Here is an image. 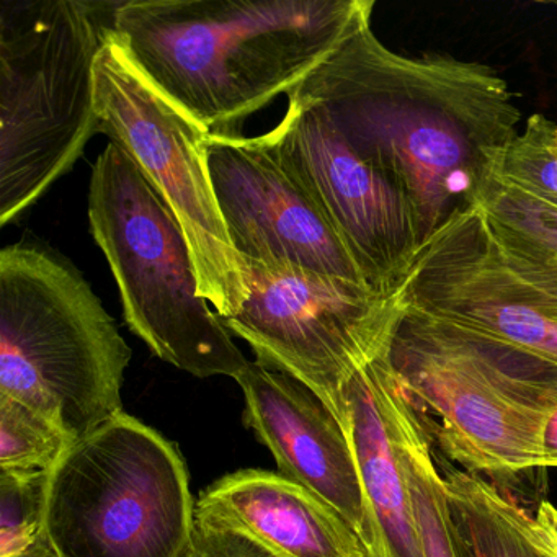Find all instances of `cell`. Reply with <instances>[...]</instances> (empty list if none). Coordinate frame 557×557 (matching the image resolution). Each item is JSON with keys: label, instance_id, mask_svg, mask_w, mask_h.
<instances>
[{"label": "cell", "instance_id": "cell-1", "mask_svg": "<svg viewBox=\"0 0 557 557\" xmlns=\"http://www.w3.org/2000/svg\"><path fill=\"white\" fill-rule=\"evenodd\" d=\"M371 17H361L288 97L324 112L404 195L425 244L481 200L521 132V110L491 66L396 53L377 40Z\"/></svg>", "mask_w": 557, "mask_h": 557}, {"label": "cell", "instance_id": "cell-2", "mask_svg": "<svg viewBox=\"0 0 557 557\" xmlns=\"http://www.w3.org/2000/svg\"><path fill=\"white\" fill-rule=\"evenodd\" d=\"M373 0H129L112 30L148 79L213 135L292 94Z\"/></svg>", "mask_w": 557, "mask_h": 557}, {"label": "cell", "instance_id": "cell-3", "mask_svg": "<svg viewBox=\"0 0 557 557\" xmlns=\"http://www.w3.org/2000/svg\"><path fill=\"white\" fill-rule=\"evenodd\" d=\"M133 351L83 273L53 249L0 252V394L79 442L123 413Z\"/></svg>", "mask_w": 557, "mask_h": 557}, {"label": "cell", "instance_id": "cell-4", "mask_svg": "<svg viewBox=\"0 0 557 557\" xmlns=\"http://www.w3.org/2000/svg\"><path fill=\"white\" fill-rule=\"evenodd\" d=\"M109 4L4 0L0 9V224L73 169L99 133L96 64ZM113 22V21H112Z\"/></svg>", "mask_w": 557, "mask_h": 557}, {"label": "cell", "instance_id": "cell-5", "mask_svg": "<svg viewBox=\"0 0 557 557\" xmlns=\"http://www.w3.org/2000/svg\"><path fill=\"white\" fill-rule=\"evenodd\" d=\"M89 223L119 285L126 324L156 357L201 380H236L249 367L200 295L181 223L115 143L92 169Z\"/></svg>", "mask_w": 557, "mask_h": 557}, {"label": "cell", "instance_id": "cell-6", "mask_svg": "<svg viewBox=\"0 0 557 557\" xmlns=\"http://www.w3.org/2000/svg\"><path fill=\"white\" fill-rule=\"evenodd\" d=\"M195 511L178 446L123 412L51 469L45 533L60 557H194Z\"/></svg>", "mask_w": 557, "mask_h": 557}, {"label": "cell", "instance_id": "cell-7", "mask_svg": "<svg viewBox=\"0 0 557 557\" xmlns=\"http://www.w3.org/2000/svg\"><path fill=\"white\" fill-rule=\"evenodd\" d=\"M406 319L466 345L546 409L557 404V295L502 260L479 203L449 218L404 282Z\"/></svg>", "mask_w": 557, "mask_h": 557}, {"label": "cell", "instance_id": "cell-8", "mask_svg": "<svg viewBox=\"0 0 557 557\" xmlns=\"http://www.w3.org/2000/svg\"><path fill=\"white\" fill-rule=\"evenodd\" d=\"M99 132L123 149L181 223L200 295L221 319L243 309L246 263L231 243L205 156L208 132L136 66L113 30L96 64Z\"/></svg>", "mask_w": 557, "mask_h": 557}, {"label": "cell", "instance_id": "cell-9", "mask_svg": "<svg viewBox=\"0 0 557 557\" xmlns=\"http://www.w3.org/2000/svg\"><path fill=\"white\" fill-rule=\"evenodd\" d=\"M243 309L223 319L257 361L314 391L344 426L345 387L393 350L406 319L404 283L393 292L306 270L246 263Z\"/></svg>", "mask_w": 557, "mask_h": 557}, {"label": "cell", "instance_id": "cell-10", "mask_svg": "<svg viewBox=\"0 0 557 557\" xmlns=\"http://www.w3.org/2000/svg\"><path fill=\"white\" fill-rule=\"evenodd\" d=\"M391 358L445 458L482 478L549 468L550 410L471 348L404 319Z\"/></svg>", "mask_w": 557, "mask_h": 557}, {"label": "cell", "instance_id": "cell-11", "mask_svg": "<svg viewBox=\"0 0 557 557\" xmlns=\"http://www.w3.org/2000/svg\"><path fill=\"white\" fill-rule=\"evenodd\" d=\"M262 138L321 208L368 285L383 292L403 286L423 246L404 195L350 148L324 112L295 97Z\"/></svg>", "mask_w": 557, "mask_h": 557}, {"label": "cell", "instance_id": "cell-12", "mask_svg": "<svg viewBox=\"0 0 557 557\" xmlns=\"http://www.w3.org/2000/svg\"><path fill=\"white\" fill-rule=\"evenodd\" d=\"M205 156L221 216L244 263L368 285L321 208L280 164L262 136L208 133Z\"/></svg>", "mask_w": 557, "mask_h": 557}, {"label": "cell", "instance_id": "cell-13", "mask_svg": "<svg viewBox=\"0 0 557 557\" xmlns=\"http://www.w3.org/2000/svg\"><path fill=\"white\" fill-rule=\"evenodd\" d=\"M244 422L272 453L278 474L327 502L363 536L364 505L350 438L321 397L301 381L259 361L236 377Z\"/></svg>", "mask_w": 557, "mask_h": 557}, {"label": "cell", "instance_id": "cell-14", "mask_svg": "<svg viewBox=\"0 0 557 557\" xmlns=\"http://www.w3.org/2000/svg\"><path fill=\"white\" fill-rule=\"evenodd\" d=\"M391 351L355 373L345 387L350 438L364 505L367 557H423L409 482L391 407Z\"/></svg>", "mask_w": 557, "mask_h": 557}, {"label": "cell", "instance_id": "cell-15", "mask_svg": "<svg viewBox=\"0 0 557 557\" xmlns=\"http://www.w3.org/2000/svg\"><path fill=\"white\" fill-rule=\"evenodd\" d=\"M195 513L249 534L278 557H367L358 534L327 502L278 472L223 475L200 495Z\"/></svg>", "mask_w": 557, "mask_h": 557}, {"label": "cell", "instance_id": "cell-16", "mask_svg": "<svg viewBox=\"0 0 557 557\" xmlns=\"http://www.w3.org/2000/svg\"><path fill=\"white\" fill-rule=\"evenodd\" d=\"M387 384L400 461L412 495L423 557H474L453 513L429 420L407 393L393 358Z\"/></svg>", "mask_w": 557, "mask_h": 557}, {"label": "cell", "instance_id": "cell-17", "mask_svg": "<svg viewBox=\"0 0 557 557\" xmlns=\"http://www.w3.org/2000/svg\"><path fill=\"white\" fill-rule=\"evenodd\" d=\"M446 494L474 557H546L537 546L531 515L482 475L440 456Z\"/></svg>", "mask_w": 557, "mask_h": 557}, {"label": "cell", "instance_id": "cell-18", "mask_svg": "<svg viewBox=\"0 0 557 557\" xmlns=\"http://www.w3.org/2000/svg\"><path fill=\"white\" fill-rule=\"evenodd\" d=\"M74 443L40 410L0 394V471H51Z\"/></svg>", "mask_w": 557, "mask_h": 557}, {"label": "cell", "instance_id": "cell-19", "mask_svg": "<svg viewBox=\"0 0 557 557\" xmlns=\"http://www.w3.org/2000/svg\"><path fill=\"white\" fill-rule=\"evenodd\" d=\"M50 472L0 471V557L22 553L45 533Z\"/></svg>", "mask_w": 557, "mask_h": 557}, {"label": "cell", "instance_id": "cell-20", "mask_svg": "<svg viewBox=\"0 0 557 557\" xmlns=\"http://www.w3.org/2000/svg\"><path fill=\"white\" fill-rule=\"evenodd\" d=\"M502 174L557 205V125L534 113L505 152Z\"/></svg>", "mask_w": 557, "mask_h": 557}, {"label": "cell", "instance_id": "cell-21", "mask_svg": "<svg viewBox=\"0 0 557 557\" xmlns=\"http://www.w3.org/2000/svg\"><path fill=\"white\" fill-rule=\"evenodd\" d=\"M194 557H278L249 534L195 513Z\"/></svg>", "mask_w": 557, "mask_h": 557}, {"label": "cell", "instance_id": "cell-22", "mask_svg": "<svg viewBox=\"0 0 557 557\" xmlns=\"http://www.w3.org/2000/svg\"><path fill=\"white\" fill-rule=\"evenodd\" d=\"M534 540L546 557H557V507L549 500H541L531 515Z\"/></svg>", "mask_w": 557, "mask_h": 557}, {"label": "cell", "instance_id": "cell-23", "mask_svg": "<svg viewBox=\"0 0 557 557\" xmlns=\"http://www.w3.org/2000/svg\"><path fill=\"white\" fill-rule=\"evenodd\" d=\"M544 449H546L547 465L557 469V404L550 409L544 432Z\"/></svg>", "mask_w": 557, "mask_h": 557}, {"label": "cell", "instance_id": "cell-24", "mask_svg": "<svg viewBox=\"0 0 557 557\" xmlns=\"http://www.w3.org/2000/svg\"><path fill=\"white\" fill-rule=\"evenodd\" d=\"M12 557H60V554L57 553L53 544L48 540L47 533H44L30 547Z\"/></svg>", "mask_w": 557, "mask_h": 557}, {"label": "cell", "instance_id": "cell-25", "mask_svg": "<svg viewBox=\"0 0 557 557\" xmlns=\"http://www.w3.org/2000/svg\"><path fill=\"white\" fill-rule=\"evenodd\" d=\"M547 4H549V5H554V8H556L557 2H547Z\"/></svg>", "mask_w": 557, "mask_h": 557}]
</instances>
